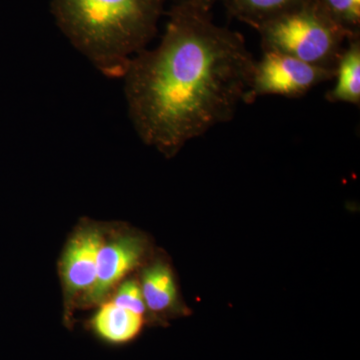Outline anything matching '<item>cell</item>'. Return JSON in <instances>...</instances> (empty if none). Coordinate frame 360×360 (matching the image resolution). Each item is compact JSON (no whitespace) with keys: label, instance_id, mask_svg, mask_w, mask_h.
<instances>
[{"label":"cell","instance_id":"cell-13","mask_svg":"<svg viewBox=\"0 0 360 360\" xmlns=\"http://www.w3.org/2000/svg\"><path fill=\"white\" fill-rule=\"evenodd\" d=\"M176 4H187V6L200 7L207 11L214 0H174Z\"/></svg>","mask_w":360,"mask_h":360},{"label":"cell","instance_id":"cell-2","mask_svg":"<svg viewBox=\"0 0 360 360\" xmlns=\"http://www.w3.org/2000/svg\"><path fill=\"white\" fill-rule=\"evenodd\" d=\"M165 0H52L59 30L104 77L122 78L158 30Z\"/></svg>","mask_w":360,"mask_h":360},{"label":"cell","instance_id":"cell-12","mask_svg":"<svg viewBox=\"0 0 360 360\" xmlns=\"http://www.w3.org/2000/svg\"><path fill=\"white\" fill-rule=\"evenodd\" d=\"M110 302L135 314H146V305L142 295L141 284L134 279H127L124 283H120Z\"/></svg>","mask_w":360,"mask_h":360},{"label":"cell","instance_id":"cell-6","mask_svg":"<svg viewBox=\"0 0 360 360\" xmlns=\"http://www.w3.org/2000/svg\"><path fill=\"white\" fill-rule=\"evenodd\" d=\"M146 243L134 234H122L104 241L98 253L96 283L82 303L101 304L106 296L141 264Z\"/></svg>","mask_w":360,"mask_h":360},{"label":"cell","instance_id":"cell-3","mask_svg":"<svg viewBox=\"0 0 360 360\" xmlns=\"http://www.w3.org/2000/svg\"><path fill=\"white\" fill-rule=\"evenodd\" d=\"M264 51L288 54L321 68H336L347 33L309 0L258 27Z\"/></svg>","mask_w":360,"mask_h":360},{"label":"cell","instance_id":"cell-7","mask_svg":"<svg viewBox=\"0 0 360 360\" xmlns=\"http://www.w3.org/2000/svg\"><path fill=\"white\" fill-rule=\"evenodd\" d=\"M144 326L143 315L117 307L111 302L101 303L90 321V328L97 338L112 345L131 342Z\"/></svg>","mask_w":360,"mask_h":360},{"label":"cell","instance_id":"cell-9","mask_svg":"<svg viewBox=\"0 0 360 360\" xmlns=\"http://www.w3.org/2000/svg\"><path fill=\"white\" fill-rule=\"evenodd\" d=\"M142 295L146 307L153 312L167 311L176 300V286L169 266L158 262L148 267L142 276Z\"/></svg>","mask_w":360,"mask_h":360},{"label":"cell","instance_id":"cell-1","mask_svg":"<svg viewBox=\"0 0 360 360\" xmlns=\"http://www.w3.org/2000/svg\"><path fill=\"white\" fill-rule=\"evenodd\" d=\"M255 61L243 37L212 23L207 11L176 4L160 44L136 54L122 77L137 135L167 158L176 155L231 120Z\"/></svg>","mask_w":360,"mask_h":360},{"label":"cell","instance_id":"cell-5","mask_svg":"<svg viewBox=\"0 0 360 360\" xmlns=\"http://www.w3.org/2000/svg\"><path fill=\"white\" fill-rule=\"evenodd\" d=\"M105 241L96 225H84L68 240L60 262V276L68 304L84 300L96 283L98 253Z\"/></svg>","mask_w":360,"mask_h":360},{"label":"cell","instance_id":"cell-4","mask_svg":"<svg viewBox=\"0 0 360 360\" xmlns=\"http://www.w3.org/2000/svg\"><path fill=\"white\" fill-rule=\"evenodd\" d=\"M335 75V68L309 65L288 54L264 51L262 59L255 61L245 103H252L264 96L298 98L322 82L333 79Z\"/></svg>","mask_w":360,"mask_h":360},{"label":"cell","instance_id":"cell-8","mask_svg":"<svg viewBox=\"0 0 360 360\" xmlns=\"http://www.w3.org/2000/svg\"><path fill=\"white\" fill-rule=\"evenodd\" d=\"M335 84L326 94V101L331 103H360V40H348L335 68Z\"/></svg>","mask_w":360,"mask_h":360},{"label":"cell","instance_id":"cell-10","mask_svg":"<svg viewBox=\"0 0 360 360\" xmlns=\"http://www.w3.org/2000/svg\"><path fill=\"white\" fill-rule=\"evenodd\" d=\"M231 11L241 20L258 28L272 18L309 0H229Z\"/></svg>","mask_w":360,"mask_h":360},{"label":"cell","instance_id":"cell-11","mask_svg":"<svg viewBox=\"0 0 360 360\" xmlns=\"http://www.w3.org/2000/svg\"><path fill=\"white\" fill-rule=\"evenodd\" d=\"M324 13L347 33L349 39L359 37L360 0H315Z\"/></svg>","mask_w":360,"mask_h":360}]
</instances>
